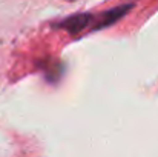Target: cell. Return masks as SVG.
<instances>
[{"instance_id": "obj_2", "label": "cell", "mask_w": 158, "mask_h": 157, "mask_svg": "<svg viewBox=\"0 0 158 157\" xmlns=\"http://www.w3.org/2000/svg\"><path fill=\"white\" fill-rule=\"evenodd\" d=\"M132 6H134V5L131 3V5H123V6H118V8L109 9L107 12H105V14L100 17L98 23L95 25V29H100V28H106V26L114 25V23H115V22H118L121 17H124V15L131 11V8H132Z\"/></svg>"}, {"instance_id": "obj_1", "label": "cell", "mask_w": 158, "mask_h": 157, "mask_svg": "<svg viewBox=\"0 0 158 157\" xmlns=\"http://www.w3.org/2000/svg\"><path fill=\"white\" fill-rule=\"evenodd\" d=\"M91 22H92V15L91 14H75V15H71V17L64 19L57 26L61 28V29H64V31H68L69 34H78Z\"/></svg>"}]
</instances>
